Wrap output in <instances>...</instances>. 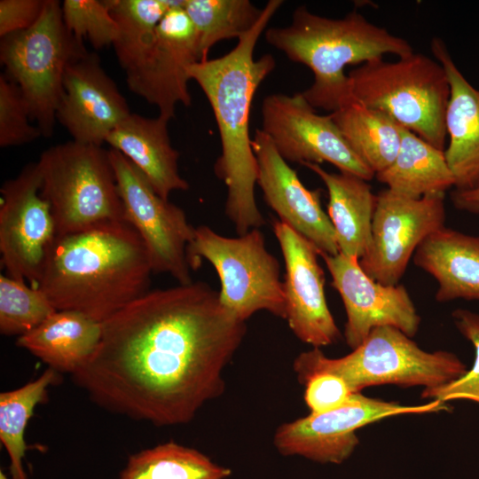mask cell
<instances>
[{"label":"cell","mask_w":479,"mask_h":479,"mask_svg":"<svg viewBox=\"0 0 479 479\" xmlns=\"http://www.w3.org/2000/svg\"><path fill=\"white\" fill-rule=\"evenodd\" d=\"M252 147L257 161L256 185L279 221L309 240L319 255L339 254L334 229L321 207V190L304 186L262 130H255Z\"/></svg>","instance_id":"ac0fdd59"},{"label":"cell","mask_w":479,"mask_h":479,"mask_svg":"<svg viewBox=\"0 0 479 479\" xmlns=\"http://www.w3.org/2000/svg\"><path fill=\"white\" fill-rule=\"evenodd\" d=\"M440 400L419 405H404L353 393L337 408L310 413L279 425L273 436L277 451L283 456H301L319 462L340 464L359 443L356 430L378 420L412 413L449 411Z\"/></svg>","instance_id":"8fae6325"},{"label":"cell","mask_w":479,"mask_h":479,"mask_svg":"<svg viewBox=\"0 0 479 479\" xmlns=\"http://www.w3.org/2000/svg\"><path fill=\"white\" fill-rule=\"evenodd\" d=\"M413 262L436 279L437 302L479 301V236L444 226L420 243Z\"/></svg>","instance_id":"7402d4cb"},{"label":"cell","mask_w":479,"mask_h":479,"mask_svg":"<svg viewBox=\"0 0 479 479\" xmlns=\"http://www.w3.org/2000/svg\"><path fill=\"white\" fill-rule=\"evenodd\" d=\"M186 252L192 271L202 259L214 267L221 283L220 302L238 318L246 322L259 310L286 318L280 265L258 228L229 238L202 224L195 227Z\"/></svg>","instance_id":"9c48e42d"},{"label":"cell","mask_w":479,"mask_h":479,"mask_svg":"<svg viewBox=\"0 0 479 479\" xmlns=\"http://www.w3.org/2000/svg\"><path fill=\"white\" fill-rule=\"evenodd\" d=\"M320 256L345 308L343 335L349 348L358 347L379 326L397 328L411 338L417 334L420 317L403 285L387 286L373 280L357 258L341 253Z\"/></svg>","instance_id":"2e32d148"},{"label":"cell","mask_w":479,"mask_h":479,"mask_svg":"<svg viewBox=\"0 0 479 479\" xmlns=\"http://www.w3.org/2000/svg\"><path fill=\"white\" fill-rule=\"evenodd\" d=\"M176 0H106L119 27L113 44L117 60L128 73L136 68L152 49L157 27Z\"/></svg>","instance_id":"83f0119b"},{"label":"cell","mask_w":479,"mask_h":479,"mask_svg":"<svg viewBox=\"0 0 479 479\" xmlns=\"http://www.w3.org/2000/svg\"><path fill=\"white\" fill-rule=\"evenodd\" d=\"M273 233L285 263L286 320L294 334L313 348L332 345L341 332L328 308L325 273L315 247L287 224L275 219Z\"/></svg>","instance_id":"e0dca14e"},{"label":"cell","mask_w":479,"mask_h":479,"mask_svg":"<svg viewBox=\"0 0 479 479\" xmlns=\"http://www.w3.org/2000/svg\"><path fill=\"white\" fill-rule=\"evenodd\" d=\"M348 78L350 95L444 151L451 89L438 61L413 51L394 62L381 58L361 64Z\"/></svg>","instance_id":"8992f818"},{"label":"cell","mask_w":479,"mask_h":479,"mask_svg":"<svg viewBox=\"0 0 479 479\" xmlns=\"http://www.w3.org/2000/svg\"><path fill=\"white\" fill-rule=\"evenodd\" d=\"M325 184L328 192L327 215L335 232L341 254L360 259L372 237L377 195L368 181L345 172H328L315 163H303Z\"/></svg>","instance_id":"603a6c76"},{"label":"cell","mask_w":479,"mask_h":479,"mask_svg":"<svg viewBox=\"0 0 479 479\" xmlns=\"http://www.w3.org/2000/svg\"><path fill=\"white\" fill-rule=\"evenodd\" d=\"M61 8L66 27L77 39L87 38L96 50L117 40L119 27L106 0H65Z\"/></svg>","instance_id":"1f68e13d"},{"label":"cell","mask_w":479,"mask_h":479,"mask_svg":"<svg viewBox=\"0 0 479 479\" xmlns=\"http://www.w3.org/2000/svg\"><path fill=\"white\" fill-rule=\"evenodd\" d=\"M29 120V110L20 89L5 74H1L0 146H19L42 137L39 128L30 124Z\"/></svg>","instance_id":"836d02e7"},{"label":"cell","mask_w":479,"mask_h":479,"mask_svg":"<svg viewBox=\"0 0 479 479\" xmlns=\"http://www.w3.org/2000/svg\"><path fill=\"white\" fill-rule=\"evenodd\" d=\"M430 48L450 83L444 156L454 177V190H473L479 187V89L465 78L441 38L434 37Z\"/></svg>","instance_id":"ffe728a7"},{"label":"cell","mask_w":479,"mask_h":479,"mask_svg":"<svg viewBox=\"0 0 479 479\" xmlns=\"http://www.w3.org/2000/svg\"><path fill=\"white\" fill-rule=\"evenodd\" d=\"M0 479H11L6 476L5 474H4L2 471L0 472Z\"/></svg>","instance_id":"74e56055"},{"label":"cell","mask_w":479,"mask_h":479,"mask_svg":"<svg viewBox=\"0 0 479 479\" xmlns=\"http://www.w3.org/2000/svg\"><path fill=\"white\" fill-rule=\"evenodd\" d=\"M231 474L198 450L169 441L131 454L118 479H226Z\"/></svg>","instance_id":"4316f807"},{"label":"cell","mask_w":479,"mask_h":479,"mask_svg":"<svg viewBox=\"0 0 479 479\" xmlns=\"http://www.w3.org/2000/svg\"><path fill=\"white\" fill-rule=\"evenodd\" d=\"M183 3L175 2L160 22L146 57L126 73L130 90L157 106L159 115L169 121L178 104L191 105L189 68L200 61L195 29Z\"/></svg>","instance_id":"9a60e30c"},{"label":"cell","mask_w":479,"mask_h":479,"mask_svg":"<svg viewBox=\"0 0 479 479\" xmlns=\"http://www.w3.org/2000/svg\"><path fill=\"white\" fill-rule=\"evenodd\" d=\"M169 120L131 113L114 130L106 143L123 154L150 182L155 192L169 200L174 191H187L189 183L178 171L179 152L170 142Z\"/></svg>","instance_id":"44dd1931"},{"label":"cell","mask_w":479,"mask_h":479,"mask_svg":"<svg viewBox=\"0 0 479 479\" xmlns=\"http://www.w3.org/2000/svg\"><path fill=\"white\" fill-rule=\"evenodd\" d=\"M41 186L37 162H31L0 189L1 265L7 276L33 287H37L48 249L57 236Z\"/></svg>","instance_id":"7c38bea8"},{"label":"cell","mask_w":479,"mask_h":479,"mask_svg":"<svg viewBox=\"0 0 479 479\" xmlns=\"http://www.w3.org/2000/svg\"><path fill=\"white\" fill-rule=\"evenodd\" d=\"M45 0H1L0 37L32 27L39 19Z\"/></svg>","instance_id":"d590c367"},{"label":"cell","mask_w":479,"mask_h":479,"mask_svg":"<svg viewBox=\"0 0 479 479\" xmlns=\"http://www.w3.org/2000/svg\"><path fill=\"white\" fill-rule=\"evenodd\" d=\"M145 246L126 222H108L57 235L37 285L57 310L103 322L150 291Z\"/></svg>","instance_id":"3957f363"},{"label":"cell","mask_w":479,"mask_h":479,"mask_svg":"<svg viewBox=\"0 0 479 479\" xmlns=\"http://www.w3.org/2000/svg\"><path fill=\"white\" fill-rule=\"evenodd\" d=\"M452 201L456 208L474 214H479V187L452 192Z\"/></svg>","instance_id":"8d00e7d4"},{"label":"cell","mask_w":479,"mask_h":479,"mask_svg":"<svg viewBox=\"0 0 479 479\" xmlns=\"http://www.w3.org/2000/svg\"><path fill=\"white\" fill-rule=\"evenodd\" d=\"M374 177L393 192L410 199L444 195L455 183L444 151L404 127L395 160Z\"/></svg>","instance_id":"d4e9b609"},{"label":"cell","mask_w":479,"mask_h":479,"mask_svg":"<svg viewBox=\"0 0 479 479\" xmlns=\"http://www.w3.org/2000/svg\"><path fill=\"white\" fill-rule=\"evenodd\" d=\"M44 293L26 282L0 275V333L26 334L56 312Z\"/></svg>","instance_id":"4dcf8cb0"},{"label":"cell","mask_w":479,"mask_h":479,"mask_svg":"<svg viewBox=\"0 0 479 479\" xmlns=\"http://www.w3.org/2000/svg\"><path fill=\"white\" fill-rule=\"evenodd\" d=\"M183 8L195 29L200 61L216 43L248 32L263 12L248 0H184Z\"/></svg>","instance_id":"f546056e"},{"label":"cell","mask_w":479,"mask_h":479,"mask_svg":"<svg viewBox=\"0 0 479 479\" xmlns=\"http://www.w3.org/2000/svg\"><path fill=\"white\" fill-rule=\"evenodd\" d=\"M36 162L57 235L125 222L108 150L71 140L49 147Z\"/></svg>","instance_id":"52a82bcc"},{"label":"cell","mask_w":479,"mask_h":479,"mask_svg":"<svg viewBox=\"0 0 479 479\" xmlns=\"http://www.w3.org/2000/svg\"><path fill=\"white\" fill-rule=\"evenodd\" d=\"M444 195L410 199L389 189L377 194L372 222L371 243L358 260L373 280L398 285L408 263L420 243L443 228Z\"/></svg>","instance_id":"5bb4252c"},{"label":"cell","mask_w":479,"mask_h":479,"mask_svg":"<svg viewBox=\"0 0 479 479\" xmlns=\"http://www.w3.org/2000/svg\"><path fill=\"white\" fill-rule=\"evenodd\" d=\"M266 42L291 60L308 67L313 83L302 96L314 108L334 112L350 96L349 65H361L386 54L404 57L413 52L403 37L369 21L357 11L342 18L320 16L306 6L296 8L289 26L265 31Z\"/></svg>","instance_id":"277c9868"},{"label":"cell","mask_w":479,"mask_h":479,"mask_svg":"<svg viewBox=\"0 0 479 479\" xmlns=\"http://www.w3.org/2000/svg\"><path fill=\"white\" fill-rule=\"evenodd\" d=\"M452 318L459 333L474 346L475 357L470 370L442 386L424 389L422 398H433L446 403L450 400L467 399L479 403V314L469 310L457 309Z\"/></svg>","instance_id":"d6a6232c"},{"label":"cell","mask_w":479,"mask_h":479,"mask_svg":"<svg viewBox=\"0 0 479 479\" xmlns=\"http://www.w3.org/2000/svg\"><path fill=\"white\" fill-rule=\"evenodd\" d=\"M63 90L57 121L76 142L102 146L110 132L131 114L96 53L86 51L68 63Z\"/></svg>","instance_id":"d6986e66"},{"label":"cell","mask_w":479,"mask_h":479,"mask_svg":"<svg viewBox=\"0 0 479 479\" xmlns=\"http://www.w3.org/2000/svg\"><path fill=\"white\" fill-rule=\"evenodd\" d=\"M262 130L279 155L290 162H328L340 172L367 181L374 173L350 148L330 114L316 113L302 93L266 96L262 104Z\"/></svg>","instance_id":"4fadbf2b"},{"label":"cell","mask_w":479,"mask_h":479,"mask_svg":"<svg viewBox=\"0 0 479 479\" xmlns=\"http://www.w3.org/2000/svg\"><path fill=\"white\" fill-rule=\"evenodd\" d=\"M270 0L255 25L225 55L194 63L189 76L206 95L212 108L221 141V154L214 165L216 176L227 188L224 212L237 233L244 235L265 224L255 195L257 161L249 134V118L255 93L273 71L271 54L255 59L260 35L282 5Z\"/></svg>","instance_id":"7a4b0ae2"},{"label":"cell","mask_w":479,"mask_h":479,"mask_svg":"<svg viewBox=\"0 0 479 479\" xmlns=\"http://www.w3.org/2000/svg\"><path fill=\"white\" fill-rule=\"evenodd\" d=\"M108 153L124 221L143 240L153 271L168 273L180 285L192 283L186 251L195 227L188 222L185 211L161 198L123 154L113 148Z\"/></svg>","instance_id":"30bf717a"},{"label":"cell","mask_w":479,"mask_h":479,"mask_svg":"<svg viewBox=\"0 0 479 479\" xmlns=\"http://www.w3.org/2000/svg\"><path fill=\"white\" fill-rule=\"evenodd\" d=\"M305 386L304 401L310 413H319L337 408L354 393L340 376L318 373L310 376Z\"/></svg>","instance_id":"e575fe53"},{"label":"cell","mask_w":479,"mask_h":479,"mask_svg":"<svg viewBox=\"0 0 479 479\" xmlns=\"http://www.w3.org/2000/svg\"><path fill=\"white\" fill-rule=\"evenodd\" d=\"M101 332V322L77 311L57 310L37 327L18 337L16 345L49 368L72 375L92 356Z\"/></svg>","instance_id":"cb8c5ba5"},{"label":"cell","mask_w":479,"mask_h":479,"mask_svg":"<svg viewBox=\"0 0 479 479\" xmlns=\"http://www.w3.org/2000/svg\"><path fill=\"white\" fill-rule=\"evenodd\" d=\"M58 381L59 372L48 367L37 379L0 394V441L9 456L12 479H27L26 428L35 406L46 401L49 387Z\"/></svg>","instance_id":"f1b7e54d"},{"label":"cell","mask_w":479,"mask_h":479,"mask_svg":"<svg viewBox=\"0 0 479 479\" xmlns=\"http://www.w3.org/2000/svg\"><path fill=\"white\" fill-rule=\"evenodd\" d=\"M330 116L374 176L393 162L400 147L403 127L391 116L365 106L352 95Z\"/></svg>","instance_id":"484cf974"},{"label":"cell","mask_w":479,"mask_h":479,"mask_svg":"<svg viewBox=\"0 0 479 479\" xmlns=\"http://www.w3.org/2000/svg\"><path fill=\"white\" fill-rule=\"evenodd\" d=\"M86 51L83 41L66 27L57 0H45L32 27L1 38L0 61L5 75L20 89L43 137L54 132L68 63Z\"/></svg>","instance_id":"ba28073f"},{"label":"cell","mask_w":479,"mask_h":479,"mask_svg":"<svg viewBox=\"0 0 479 479\" xmlns=\"http://www.w3.org/2000/svg\"><path fill=\"white\" fill-rule=\"evenodd\" d=\"M293 368L301 384L312 374L330 373L342 377L354 393L385 384L435 388L459 379L467 371L455 354L425 351L392 326L373 329L358 347L342 357H327L319 348L302 352Z\"/></svg>","instance_id":"5b68a950"},{"label":"cell","mask_w":479,"mask_h":479,"mask_svg":"<svg viewBox=\"0 0 479 479\" xmlns=\"http://www.w3.org/2000/svg\"><path fill=\"white\" fill-rule=\"evenodd\" d=\"M101 329L73 381L102 409L159 427L190 422L224 393V368L247 334L202 281L150 290Z\"/></svg>","instance_id":"6da1fadb"}]
</instances>
